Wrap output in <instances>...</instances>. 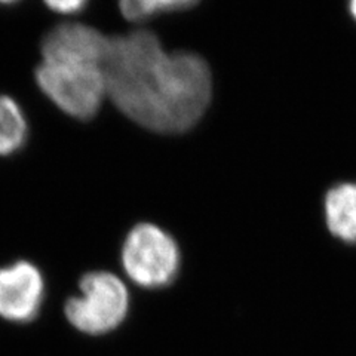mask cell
Listing matches in <instances>:
<instances>
[{
	"label": "cell",
	"instance_id": "30bf717a",
	"mask_svg": "<svg viewBox=\"0 0 356 356\" xmlns=\"http://www.w3.org/2000/svg\"><path fill=\"white\" fill-rule=\"evenodd\" d=\"M88 0H43V3L47 5L51 10L63 15H70L79 13L85 8Z\"/></svg>",
	"mask_w": 356,
	"mask_h": 356
},
{
	"label": "cell",
	"instance_id": "52a82bcc",
	"mask_svg": "<svg viewBox=\"0 0 356 356\" xmlns=\"http://www.w3.org/2000/svg\"><path fill=\"white\" fill-rule=\"evenodd\" d=\"M325 221L334 236L356 243V183L330 188L325 196Z\"/></svg>",
	"mask_w": 356,
	"mask_h": 356
},
{
	"label": "cell",
	"instance_id": "6da1fadb",
	"mask_svg": "<svg viewBox=\"0 0 356 356\" xmlns=\"http://www.w3.org/2000/svg\"><path fill=\"white\" fill-rule=\"evenodd\" d=\"M103 73L111 103L154 132L193 128L213 95L207 61L193 52H166L150 30L110 38Z\"/></svg>",
	"mask_w": 356,
	"mask_h": 356
},
{
	"label": "cell",
	"instance_id": "7a4b0ae2",
	"mask_svg": "<svg viewBox=\"0 0 356 356\" xmlns=\"http://www.w3.org/2000/svg\"><path fill=\"white\" fill-rule=\"evenodd\" d=\"M131 305L125 282L111 272H89L79 282V294L64 306L67 321L83 334L103 336L120 327Z\"/></svg>",
	"mask_w": 356,
	"mask_h": 356
},
{
	"label": "cell",
	"instance_id": "8992f818",
	"mask_svg": "<svg viewBox=\"0 0 356 356\" xmlns=\"http://www.w3.org/2000/svg\"><path fill=\"white\" fill-rule=\"evenodd\" d=\"M44 280L38 267L18 260L0 267V316L13 322L35 319L43 303Z\"/></svg>",
	"mask_w": 356,
	"mask_h": 356
},
{
	"label": "cell",
	"instance_id": "3957f363",
	"mask_svg": "<svg viewBox=\"0 0 356 356\" xmlns=\"http://www.w3.org/2000/svg\"><path fill=\"white\" fill-rule=\"evenodd\" d=\"M120 260L134 284L158 289L174 282L180 272L181 254L168 232L152 222H141L127 235Z\"/></svg>",
	"mask_w": 356,
	"mask_h": 356
},
{
	"label": "cell",
	"instance_id": "8fae6325",
	"mask_svg": "<svg viewBox=\"0 0 356 356\" xmlns=\"http://www.w3.org/2000/svg\"><path fill=\"white\" fill-rule=\"evenodd\" d=\"M349 8H350V14H352L353 18L356 19V0H350V2H349Z\"/></svg>",
	"mask_w": 356,
	"mask_h": 356
},
{
	"label": "cell",
	"instance_id": "ba28073f",
	"mask_svg": "<svg viewBox=\"0 0 356 356\" xmlns=\"http://www.w3.org/2000/svg\"><path fill=\"white\" fill-rule=\"evenodd\" d=\"M29 125L17 99L0 94V156L18 152L27 140Z\"/></svg>",
	"mask_w": 356,
	"mask_h": 356
},
{
	"label": "cell",
	"instance_id": "7c38bea8",
	"mask_svg": "<svg viewBox=\"0 0 356 356\" xmlns=\"http://www.w3.org/2000/svg\"><path fill=\"white\" fill-rule=\"evenodd\" d=\"M18 2V0H0V5H13Z\"/></svg>",
	"mask_w": 356,
	"mask_h": 356
},
{
	"label": "cell",
	"instance_id": "277c9868",
	"mask_svg": "<svg viewBox=\"0 0 356 356\" xmlns=\"http://www.w3.org/2000/svg\"><path fill=\"white\" fill-rule=\"evenodd\" d=\"M40 91L72 118H94L107 97L103 67L42 61L35 73Z\"/></svg>",
	"mask_w": 356,
	"mask_h": 356
},
{
	"label": "cell",
	"instance_id": "5b68a950",
	"mask_svg": "<svg viewBox=\"0 0 356 356\" xmlns=\"http://www.w3.org/2000/svg\"><path fill=\"white\" fill-rule=\"evenodd\" d=\"M108 43L110 38L91 26L65 22L54 27L43 38L40 44L42 61L103 67Z\"/></svg>",
	"mask_w": 356,
	"mask_h": 356
},
{
	"label": "cell",
	"instance_id": "9c48e42d",
	"mask_svg": "<svg viewBox=\"0 0 356 356\" xmlns=\"http://www.w3.org/2000/svg\"><path fill=\"white\" fill-rule=\"evenodd\" d=\"M199 0H119L120 13L128 21H144L161 13L187 9Z\"/></svg>",
	"mask_w": 356,
	"mask_h": 356
}]
</instances>
